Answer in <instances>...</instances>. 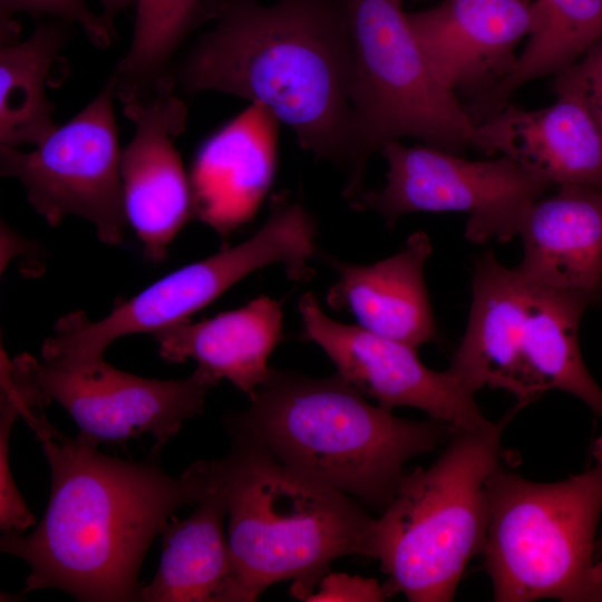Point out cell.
Here are the masks:
<instances>
[{
    "mask_svg": "<svg viewBox=\"0 0 602 602\" xmlns=\"http://www.w3.org/2000/svg\"><path fill=\"white\" fill-rule=\"evenodd\" d=\"M21 417L51 473L49 504L35 531L27 536L3 532L0 538L1 552L31 569L23 592L58 589L84 602L139 601L147 550L176 511L206 495V460L173 477L156 455L122 459L66 436L42 407L22 402Z\"/></svg>",
    "mask_w": 602,
    "mask_h": 602,
    "instance_id": "1",
    "label": "cell"
},
{
    "mask_svg": "<svg viewBox=\"0 0 602 602\" xmlns=\"http://www.w3.org/2000/svg\"><path fill=\"white\" fill-rule=\"evenodd\" d=\"M213 22L169 78L259 104L300 146L355 174L353 61L343 0H202Z\"/></svg>",
    "mask_w": 602,
    "mask_h": 602,
    "instance_id": "2",
    "label": "cell"
},
{
    "mask_svg": "<svg viewBox=\"0 0 602 602\" xmlns=\"http://www.w3.org/2000/svg\"><path fill=\"white\" fill-rule=\"evenodd\" d=\"M250 401L246 410L227 417V431L380 512L394 498L405 464L434 450L454 430L371 405L339 373L314 378L272 369Z\"/></svg>",
    "mask_w": 602,
    "mask_h": 602,
    "instance_id": "3",
    "label": "cell"
},
{
    "mask_svg": "<svg viewBox=\"0 0 602 602\" xmlns=\"http://www.w3.org/2000/svg\"><path fill=\"white\" fill-rule=\"evenodd\" d=\"M229 434L231 453L208 463L226 504L242 601L289 580L302 600L333 560L370 557L375 518L358 501L285 466L244 435Z\"/></svg>",
    "mask_w": 602,
    "mask_h": 602,
    "instance_id": "4",
    "label": "cell"
},
{
    "mask_svg": "<svg viewBox=\"0 0 602 602\" xmlns=\"http://www.w3.org/2000/svg\"><path fill=\"white\" fill-rule=\"evenodd\" d=\"M520 409L516 405L479 429L454 430L429 467L404 475L371 533L370 557L388 575L386 598L401 593L411 602L454 599L468 562L482 553L487 482L501 466L503 431Z\"/></svg>",
    "mask_w": 602,
    "mask_h": 602,
    "instance_id": "5",
    "label": "cell"
},
{
    "mask_svg": "<svg viewBox=\"0 0 602 602\" xmlns=\"http://www.w3.org/2000/svg\"><path fill=\"white\" fill-rule=\"evenodd\" d=\"M590 294L552 289L487 250L474 263L467 327L448 370L474 392L504 389L524 407L548 390L582 400L602 419V388L583 361L579 330Z\"/></svg>",
    "mask_w": 602,
    "mask_h": 602,
    "instance_id": "6",
    "label": "cell"
},
{
    "mask_svg": "<svg viewBox=\"0 0 602 602\" xmlns=\"http://www.w3.org/2000/svg\"><path fill=\"white\" fill-rule=\"evenodd\" d=\"M595 464L564 480H528L501 466L487 482L482 553L497 602L602 601L595 533L602 513V436Z\"/></svg>",
    "mask_w": 602,
    "mask_h": 602,
    "instance_id": "7",
    "label": "cell"
},
{
    "mask_svg": "<svg viewBox=\"0 0 602 602\" xmlns=\"http://www.w3.org/2000/svg\"><path fill=\"white\" fill-rule=\"evenodd\" d=\"M353 61L356 168L343 191H365L369 158L404 137L462 154L476 149L477 124L438 77L418 42L404 0H343Z\"/></svg>",
    "mask_w": 602,
    "mask_h": 602,
    "instance_id": "8",
    "label": "cell"
},
{
    "mask_svg": "<svg viewBox=\"0 0 602 602\" xmlns=\"http://www.w3.org/2000/svg\"><path fill=\"white\" fill-rule=\"evenodd\" d=\"M318 227L305 206L287 193L272 197L266 222L246 241L184 265L146 289L119 301L111 312L91 321L84 311L60 318L41 348L43 359H88L104 356L117 339L156 333L213 302L252 272L280 264L290 279L308 280L318 254Z\"/></svg>",
    "mask_w": 602,
    "mask_h": 602,
    "instance_id": "9",
    "label": "cell"
},
{
    "mask_svg": "<svg viewBox=\"0 0 602 602\" xmlns=\"http://www.w3.org/2000/svg\"><path fill=\"white\" fill-rule=\"evenodd\" d=\"M1 367L27 405L58 402L79 427L78 440L97 447L148 434L153 455L203 412L220 381L201 368L181 380L144 378L113 367L104 356L39 361L23 353L9 360L2 351Z\"/></svg>",
    "mask_w": 602,
    "mask_h": 602,
    "instance_id": "10",
    "label": "cell"
},
{
    "mask_svg": "<svg viewBox=\"0 0 602 602\" xmlns=\"http://www.w3.org/2000/svg\"><path fill=\"white\" fill-rule=\"evenodd\" d=\"M380 152L388 165L385 186L363 192L351 206L378 213L389 226L415 212H464L468 241L507 242L517 235L528 207L553 187L508 156L469 161L399 140Z\"/></svg>",
    "mask_w": 602,
    "mask_h": 602,
    "instance_id": "11",
    "label": "cell"
},
{
    "mask_svg": "<svg viewBox=\"0 0 602 602\" xmlns=\"http://www.w3.org/2000/svg\"><path fill=\"white\" fill-rule=\"evenodd\" d=\"M115 97L110 76L86 107L32 151L0 147L1 174L19 179L29 203L49 225L77 215L89 221L98 239L109 245L123 242L127 223Z\"/></svg>",
    "mask_w": 602,
    "mask_h": 602,
    "instance_id": "12",
    "label": "cell"
},
{
    "mask_svg": "<svg viewBox=\"0 0 602 602\" xmlns=\"http://www.w3.org/2000/svg\"><path fill=\"white\" fill-rule=\"evenodd\" d=\"M298 308L303 337L327 353L337 373L378 406L387 410L414 407L454 430L492 423L477 406L476 392L448 369L427 368L416 348L331 319L310 292L300 298Z\"/></svg>",
    "mask_w": 602,
    "mask_h": 602,
    "instance_id": "13",
    "label": "cell"
},
{
    "mask_svg": "<svg viewBox=\"0 0 602 602\" xmlns=\"http://www.w3.org/2000/svg\"><path fill=\"white\" fill-rule=\"evenodd\" d=\"M175 87L165 78L123 109L135 126L120 155L125 217L154 262L167 256L171 242L193 215L190 177L175 147L187 108Z\"/></svg>",
    "mask_w": 602,
    "mask_h": 602,
    "instance_id": "14",
    "label": "cell"
},
{
    "mask_svg": "<svg viewBox=\"0 0 602 602\" xmlns=\"http://www.w3.org/2000/svg\"><path fill=\"white\" fill-rule=\"evenodd\" d=\"M407 17L441 81L474 98L513 69L516 45L544 12L540 0H445Z\"/></svg>",
    "mask_w": 602,
    "mask_h": 602,
    "instance_id": "15",
    "label": "cell"
},
{
    "mask_svg": "<svg viewBox=\"0 0 602 602\" xmlns=\"http://www.w3.org/2000/svg\"><path fill=\"white\" fill-rule=\"evenodd\" d=\"M279 124L259 104H250L205 139L190 169L193 215L229 237L256 214L273 183Z\"/></svg>",
    "mask_w": 602,
    "mask_h": 602,
    "instance_id": "16",
    "label": "cell"
},
{
    "mask_svg": "<svg viewBox=\"0 0 602 602\" xmlns=\"http://www.w3.org/2000/svg\"><path fill=\"white\" fill-rule=\"evenodd\" d=\"M535 110L507 105L477 124L476 149L517 161L552 186L602 187V135L584 101L556 91Z\"/></svg>",
    "mask_w": 602,
    "mask_h": 602,
    "instance_id": "17",
    "label": "cell"
},
{
    "mask_svg": "<svg viewBox=\"0 0 602 602\" xmlns=\"http://www.w3.org/2000/svg\"><path fill=\"white\" fill-rule=\"evenodd\" d=\"M431 251L428 235L418 231L399 252L371 264L326 256L337 272L327 292L328 305L351 313L369 332L419 348L437 338L424 280Z\"/></svg>",
    "mask_w": 602,
    "mask_h": 602,
    "instance_id": "18",
    "label": "cell"
},
{
    "mask_svg": "<svg viewBox=\"0 0 602 602\" xmlns=\"http://www.w3.org/2000/svg\"><path fill=\"white\" fill-rule=\"evenodd\" d=\"M517 235L530 281L602 300V187L563 186L535 201Z\"/></svg>",
    "mask_w": 602,
    "mask_h": 602,
    "instance_id": "19",
    "label": "cell"
},
{
    "mask_svg": "<svg viewBox=\"0 0 602 602\" xmlns=\"http://www.w3.org/2000/svg\"><path fill=\"white\" fill-rule=\"evenodd\" d=\"M283 330L281 303L261 295L246 305L198 322L184 321L154 333L167 362L187 359L249 396L269 378L268 360Z\"/></svg>",
    "mask_w": 602,
    "mask_h": 602,
    "instance_id": "20",
    "label": "cell"
},
{
    "mask_svg": "<svg viewBox=\"0 0 602 602\" xmlns=\"http://www.w3.org/2000/svg\"><path fill=\"white\" fill-rule=\"evenodd\" d=\"M208 491L184 520L162 532L158 571L139 592L144 602L242 601L223 522L226 504L210 463Z\"/></svg>",
    "mask_w": 602,
    "mask_h": 602,
    "instance_id": "21",
    "label": "cell"
},
{
    "mask_svg": "<svg viewBox=\"0 0 602 602\" xmlns=\"http://www.w3.org/2000/svg\"><path fill=\"white\" fill-rule=\"evenodd\" d=\"M69 22H38L25 40L0 41V147L37 145L57 126L46 88L59 86L54 68L64 56Z\"/></svg>",
    "mask_w": 602,
    "mask_h": 602,
    "instance_id": "22",
    "label": "cell"
},
{
    "mask_svg": "<svg viewBox=\"0 0 602 602\" xmlns=\"http://www.w3.org/2000/svg\"><path fill=\"white\" fill-rule=\"evenodd\" d=\"M544 18L528 37L513 69L465 106L479 124L502 111L511 96L527 82L557 75L602 38V0H540Z\"/></svg>",
    "mask_w": 602,
    "mask_h": 602,
    "instance_id": "23",
    "label": "cell"
},
{
    "mask_svg": "<svg viewBox=\"0 0 602 602\" xmlns=\"http://www.w3.org/2000/svg\"><path fill=\"white\" fill-rule=\"evenodd\" d=\"M201 6L202 0H136L132 42L111 74L123 104L169 78L175 51L201 26Z\"/></svg>",
    "mask_w": 602,
    "mask_h": 602,
    "instance_id": "24",
    "label": "cell"
},
{
    "mask_svg": "<svg viewBox=\"0 0 602 602\" xmlns=\"http://www.w3.org/2000/svg\"><path fill=\"white\" fill-rule=\"evenodd\" d=\"M21 416L18 392L8 375L1 370L0 402V527L7 533L21 534L36 524L19 493L9 465V438L13 424Z\"/></svg>",
    "mask_w": 602,
    "mask_h": 602,
    "instance_id": "25",
    "label": "cell"
},
{
    "mask_svg": "<svg viewBox=\"0 0 602 602\" xmlns=\"http://www.w3.org/2000/svg\"><path fill=\"white\" fill-rule=\"evenodd\" d=\"M18 13L76 22L98 48L108 47L116 35L104 17L89 8L87 0H0L1 35L20 33V27L14 20Z\"/></svg>",
    "mask_w": 602,
    "mask_h": 602,
    "instance_id": "26",
    "label": "cell"
},
{
    "mask_svg": "<svg viewBox=\"0 0 602 602\" xmlns=\"http://www.w3.org/2000/svg\"><path fill=\"white\" fill-rule=\"evenodd\" d=\"M583 56L555 75L554 91L576 94L588 106L602 135V38Z\"/></svg>",
    "mask_w": 602,
    "mask_h": 602,
    "instance_id": "27",
    "label": "cell"
},
{
    "mask_svg": "<svg viewBox=\"0 0 602 602\" xmlns=\"http://www.w3.org/2000/svg\"><path fill=\"white\" fill-rule=\"evenodd\" d=\"M385 598L382 585L375 579L328 571L302 600L311 602H377L383 601Z\"/></svg>",
    "mask_w": 602,
    "mask_h": 602,
    "instance_id": "28",
    "label": "cell"
},
{
    "mask_svg": "<svg viewBox=\"0 0 602 602\" xmlns=\"http://www.w3.org/2000/svg\"><path fill=\"white\" fill-rule=\"evenodd\" d=\"M99 2L103 7L101 16L108 26L116 31L114 26L115 17L120 11L135 7L136 0H99Z\"/></svg>",
    "mask_w": 602,
    "mask_h": 602,
    "instance_id": "29",
    "label": "cell"
},
{
    "mask_svg": "<svg viewBox=\"0 0 602 602\" xmlns=\"http://www.w3.org/2000/svg\"><path fill=\"white\" fill-rule=\"evenodd\" d=\"M602 555V531H601V535L600 537L596 540L595 542V557L596 560ZM594 571H595V579L602 590V562H598L595 563V567H594Z\"/></svg>",
    "mask_w": 602,
    "mask_h": 602,
    "instance_id": "30",
    "label": "cell"
}]
</instances>
